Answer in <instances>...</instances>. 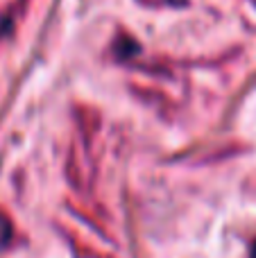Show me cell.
Instances as JSON below:
<instances>
[{"label": "cell", "instance_id": "1", "mask_svg": "<svg viewBox=\"0 0 256 258\" xmlns=\"http://www.w3.org/2000/svg\"><path fill=\"white\" fill-rule=\"evenodd\" d=\"M9 238H12V224H9L7 215L0 213V247L7 245Z\"/></svg>", "mask_w": 256, "mask_h": 258}, {"label": "cell", "instance_id": "2", "mask_svg": "<svg viewBox=\"0 0 256 258\" xmlns=\"http://www.w3.org/2000/svg\"><path fill=\"white\" fill-rule=\"evenodd\" d=\"M252 258H256V242H254V247H252Z\"/></svg>", "mask_w": 256, "mask_h": 258}]
</instances>
